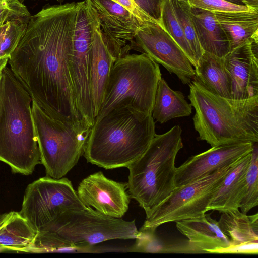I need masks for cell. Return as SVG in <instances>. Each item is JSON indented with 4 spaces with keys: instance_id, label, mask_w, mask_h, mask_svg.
<instances>
[{
    "instance_id": "8992f818",
    "label": "cell",
    "mask_w": 258,
    "mask_h": 258,
    "mask_svg": "<svg viewBox=\"0 0 258 258\" xmlns=\"http://www.w3.org/2000/svg\"><path fill=\"white\" fill-rule=\"evenodd\" d=\"M161 76L158 63L146 53L128 54L116 59L95 121L122 106L152 114Z\"/></svg>"
},
{
    "instance_id": "8fae6325",
    "label": "cell",
    "mask_w": 258,
    "mask_h": 258,
    "mask_svg": "<svg viewBox=\"0 0 258 258\" xmlns=\"http://www.w3.org/2000/svg\"><path fill=\"white\" fill-rule=\"evenodd\" d=\"M136 51L146 53L154 61L175 74L184 84H189L195 71L186 54L159 23L148 22L136 31Z\"/></svg>"
},
{
    "instance_id": "9c48e42d",
    "label": "cell",
    "mask_w": 258,
    "mask_h": 258,
    "mask_svg": "<svg viewBox=\"0 0 258 258\" xmlns=\"http://www.w3.org/2000/svg\"><path fill=\"white\" fill-rule=\"evenodd\" d=\"M54 231L76 244L93 245L112 239H136L139 231L135 220L106 216L91 207L69 210L38 231Z\"/></svg>"
},
{
    "instance_id": "83f0119b",
    "label": "cell",
    "mask_w": 258,
    "mask_h": 258,
    "mask_svg": "<svg viewBox=\"0 0 258 258\" xmlns=\"http://www.w3.org/2000/svg\"><path fill=\"white\" fill-rule=\"evenodd\" d=\"M176 17L184 36L189 43L198 61L204 52L199 43L188 3L180 0H171Z\"/></svg>"
},
{
    "instance_id": "4316f807",
    "label": "cell",
    "mask_w": 258,
    "mask_h": 258,
    "mask_svg": "<svg viewBox=\"0 0 258 258\" xmlns=\"http://www.w3.org/2000/svg\"><path fill=\"white\" fill-rule=\"evenodd\" d=\"M258 205V145L253 143L251 156L245 179L243 196L239 208L246 214Z\"/></svg>"
},
{
    "instance_id": "4dcf8cb0",
    "label": "cell",
    "mask_w": 258,
    "mask_h": 258,
    "mask_svg": "<svg viewBox=\"0 0 258 258\" xmlns=\"http://www.w3.org/2000/svg\"><path fill=\"white\" fill-rule=\"evenodd\" d=\"M136 243L129 250L130 251L164 253L165 246L159 241L155 230L141 228Z\"/></svg>"
},
{
    "instance_id": "603a6c76",
    "label": "cell",
    "mask_w": 258,
    "mask_h": 258,
    "mask_svg": "<svg viewBox=\"0 0 258 258\" xmlns=\"http://www.w3.org/2000/svg\"><path fill=\"white\" fill-rule=\"evenodd\" d=\"M192 105L180 91L172 90L161 78L158 83L152 111L154 119L163 123L171 119L189 116Z\"/></svg>"
},
{
    "instance_id": "1f68e13d",
    "label": "cell",
    "mask_w": 258,
    "mask_h": 258,
    "mask_svg": "<svg viewBox=\"0 0 258 258\" xmlns=\"http://www.w3.org/2000/svg\"><path fill=\"white\" fill-rule=\"evenodd\" d=\"M188 2L191 7L214 12L244 11L254 9L247 6L236 5L226 0H188Z\"/></svg>"
},
{
    "instance_id": "d590c367",
    "label": "cell",
    "mask_w": 258,
    "mask_h": 258,
    "mask_svg": "<svg viewBox=\"0 0 258 258\" xmlns=\"http://www.w3.org/2000/svg\"><path fill=\"white\" fill-rule=\"evenodd\" d=\"M244 1L246 6L258 10V0H244Z\"/></svg>"
},
{
    "instance_id": "44dd1931",
    "label": "cell",
    "mask_w": 258,
    "mask_h": 258,
    "mask_svg": "<svg viewBox=\"0 0 258 258\" xmlns=\"http://www.w3.org/2000/svg\"><path fill=\"white\" fill-rule=\"evenodd\" d=\"M37 233L20 212L0 215V247L6 250L29 253Z\"/></svg>"
},
{
    "instance_id": "e0dca14e",
    "label": "cell",
    "mask_w": 258,
    "mask_h": 258,
    "mask_svg": "<svg viewBox=\"0 0 258 258\" xmlns=\"http://www.w3.org/2000/svg\"><path fill=\"white\" fill-rule=\"evenodd\" d=\"M115 60L104 41L98 19L94 28L90 70L91 92L95 119L102 103L111 70Z\"/></svg>"
},
{
    "instance_id": "f546056e",
    "label": "cell",
    "mask_w": 258,
    "mask_h": 258,
    "mask_svg": "<svg viewBox=\"0 0 258 258\" xmlns=\"http://www.w3.org/2000/svg\"><path fill=\"white\" fill-rule=\"evenodd\" d=\"M31 16L19 0H0V26L10 20L28 23Z\"/></svg>"
},
{
    "instance_id": "d4e9b609",
    "label": "cell",
    "mask_w": 258,
    "mask_h": 258,
    "mask_svg": "<svg viewBox=\"0 0 258 258\" xmlns=\"http://www.w3.org/2000/svg\"><path fill=\"white\" fill-rule=\"evenodd\" d=\"M93 245L74 243L58 233L49 230L37 231L33 245L29 253L46 252H101Z\"/></svg>"
},
{
    "instance_id": "7402d4cb",
    "label": "cell",
    "mask_w": 258,
    "mask_h": 258,
    "mask_svg": "<svg viewBox=\"0 0 258 258\" xmlns=\"http://www.w3.org/2000/svg\"><path fill=\"white\" fill-rule=\"evenodd\" d=\"M214 13L228 38L230 51L244 43L258 32V10L215 12Z\"/></svg>"
},
{
    "instance_id": "5b68a950",
    "label": "cell",
    "mask_w": 258,
    "mask_h": 258,
    "mask_svg": "<svg viewBox=\"0 0 258 258\" xmlns=\"http://www.w3.org/2000/svg\"><path fill=\"white\" fill-rule=\"evenodd\" d=\"M182 129L175 125L155 134L145 152L127 168L128 191L146 214L173 190L177 153L183 147Z\"/></svg>"
},
{
    "instance_id": "7c38bea8",
    "label": "cell",
    "mask_w": 258,
    "mask_h": 258,
    "mask_svg": "<svg viewBox=\"0 0 258 258\" xmlns=\"http://www.w3.org/2000/svg\"><path fill=\"white\" fill-rule=\"evenodd\" d=\"M96 10L104 41L116 60L134 50L137 30L145 25L112 0H91Z\"/></svg>"
},
{
    "instance_id": "9a60e30c",
    "label": "cell",
    "mask_w": 258,
    "mask_h": 258,
    "mask_svg": "<svg viewBox=\"0 0 258 258\" xmlns=\"http://www.w3.org/2000/svg\"><path fill=\"white\" fill-rule=\"evenodd\" d=\"M232 81V98L258 96V36L250 38L224 57Z\"/></svg>"
},
{
    "instance_id": "f1b7e54d",
    "label": "cell",
    "mask_w": 258,
    "mask_h": 258,
    "mask_svg": "<svg viewBox=\"0 0 258 258\" xmlns=\"http://www.w3.org/2000/svg\"><path fill=\"white\" fill-rule=\"evenodd\" d=\"M27 24L10 20L0 26V59L10 57L25 34Z\"/></svg>"
},
{
    "instance_id": "f35d334b",
    "label": "cell",
    "mask_w": 258,
    "mask_h": 258,
    "mask_svg": "<svg viewBox=\"0 0 258 258\" xmlns=\"http://www.w3.org/2000/svg\"><path fill=\"white\" fill-rule=\"evenodd\" d=\"M180 1H184V2H186V3H188V0H180Z\"/></svg>"
},
{
    "instance_id": "ac0fdd59",
    "label": "cell",
    "mask_w": 258,
    "mask_h": 258,
    "mask_svg": "<svg viewBox=\"0 0 258 258\" xmlns=\"http://www.w3.org/2000/svg\"><path fill=\"white\" fill-rule=\"evenodd\" d=\"M251 156V152L241 158L227 174L207 207V212L213 210L223 213L239 210Z\"/></svg>"
},
{
    "instance_id": "cb8c5ba5",
    "label": "cell",
    "mask_w": 258,
    "mask_h": 258,
    "mask_svg": "<svg viewBox=\"0 0 258 258\" xmlns=\"http://www.w3.org/2000/svg\"><path fill=\"white\" fill-rule=\"evenodd\" d=\"M230 245L258 242V214L247 215L239 210L222 213L218 221Z\"/></svg>"
},
{
    "instance_id": "ffe728a7",
    "label": "cell",
    "mask_w": 258,
    "mask_h": 258,
    "mask_svg": "<svg viewBox=\"0 0 258 258\" xmlns=\"http://www.w3.org/2000/svg\"><path fill=\"white\" fill-rule=\"evenodd\" d=\"M195 68L194 80L216 95L232 98L231 78L225 67L224 57L204 51Z\"/></svg>"
},
{
    "instance_id": "52a82bcc",
    "label": "cell",
    "mask_w": 258,
    "mask_h": 258,
    "mask_svg": "<svg viewBox=\"0 0 258 258\" xmlns=\"http://www.w3.org/2000/svg\"><path fill=\"white\" fill-rule=\"evenodd\" d=\"M31 109L41 163L46 175L54 179L63 177L83 155L92 126L84 119L56 118L34 99Z\"/></svg>"
},
{
    "instance_id": "6da1fadb",
    "label": "cell",
    "mask_w": 258,
    "mask_h": 258,
    "mask_svg": "<svg viewBox=\"0 0 258 258\" xmlns=\"http://www.w3.org/2000/svg\"><path fill=\"white\" fill-rule=\"evenodd\" d=\"M78 3L43 7L31 16L25 34L8 60L14 76L53 117L83 119L70 70Z\"/></svg>"
},
{
    "instance_id": "30bf717a",
    "label": "cell",
    "mask_w": 258,
    "mask_h": 258,
    "mask_svg": "<svg viewBox=\"0 0 258 258\" xmlns=\"http://www.w3.org/2000/svg\"><path fill=\"white\" fill-rule=\"evenodd\" d=\"M87 207L67 178L46 175L27 186L19 212L37 231L67 210Z\"/></svg>"
},
{
    "instance_id": "ab89813d",
    "label": "cell",
    "mask_w": 258,
    "mask_h": 258,
    "mask_svg": "<svg viewBox=\"0 0 258 258\" xmlns=\"http://www.w3.org/2000/svg\"><path fill=\"white\" fill-rule=\"evenodd\" d=\"M22 3H23V2L24 1V0H19Z\"/></svg>"
},
{
    "instance_id": "836d02e7",
    "label": "cell",
    "mask_w": 258,
    "mask_h": 258,
    "mask_svg": "<svg viewBox=\"0 0 258 258\" xmlns=\"http://www.w3.org/2000/svg\"><path fill=\"white\" fill-rule=\"evenodd\" d=\"M134 1L151 18L160 23L163 0H134Z\"/></svg>"
},
{
    "instance_id": "277c9868",
    "label": "cell",
    "mask_w": 258,
    "mask_h": 258,
    "mask_svg": "<svg viewBox=\"0 0 258 258\" xmlns=\"http://www.w3.org/2000/svg\"><path fill=\"white\" fill-rule=\"evenodd\" d=\"M188 98L199 139L211 147L240 142H258V96L246 99L216 95L199 83L188 84Z\"/></svg>"
},
{
    "instance_id": "60d3db41",
    "label": "cell",
    "mask_w": 258,
    "mask_h": 258,
    "mask_svg": "<svg viewBox=\"0 0 258 258\" xmlns=\"http://www.w3.org/2000/svg\"><path fill=\"white\" fill-rule=\"evenodd\" d=\"M1 75H0V78H1Z\"/></svg>"
},
{
    "instance_id": "e575fe53",
    "label": "cell",
    "mask_w": 258,
    "mask_h": 258,
    "mask_svg": "<svg viewBox=\"0 0 258 258\" xmlns=\"http://www.w3.org/2000/svg\"><path fill=\"white\" fill-rule=\"evenodd\" d=\"M126 8L144 24L148 22L158 23L144 12L134 0H112Z\"/></svg>"
},
{
    "instance_id": "d6986e66",
    "label": "cell",
    "mask_w": 258,
    "mask_h": 258,
    "mask_svg": "<svg viewBox=\"0 0 258 258\" xmlns=\"http://www.w3.org/2000/svg\"><path fill=\"white\" fill-rule=\"evenodd\" d=\"M190 13L203 51L220 57L227 55L230 51L229 42L214 12L190 6Z\"/></svg>"
},
{
    "instance_id": "74e56055",
    "label": "cell",
    "mask_w": 258,
    "mask_h": 258,
    "mask_svg": "<svg viewBox=\"0 0 258 258\" xmlns=\"http://www.w3.org/2000/svg\"><path fill=\"white\" fill-rule=\"evenodd\" d=\"M46 1H48V0H46ZM56 1L59 3H62L64 0H56Z\"/></svg>"
},
{
    "instance_id": "5bb4252c",
    "label": "cell",
    "mask_w": 258,
    "mask_h": 258,
    "mask_svg": "<svg viewBox=\"0 0 258 258\" xmlns=\"http://www.w3.org/2000/svg\"><path fill=\"white\" fill-rule=\"evenodd\" d=\"M253 144L240 142L222 144L190 157L176 167L175 187L193 182L237 161L251 152Z\"/></svg>"
},
{
    "instance_id": "3957f363",
    "label": "cell",
    "mask_w": 258,
    "mask_h": 258,
    "mask_svg": "<svg viewBox=\"0 0 258 258\" xmlns=\"http://www.w3.org/2000/svg\"><path fill=\"white\" fill-rule=\"evenodd\" d=\"M32 101L7 64L0 78V161L25 175L41 163Z\"/></svg>"
},
{
    "instance_id": "7a4b0ae2",
    "label": "cell",
    "mask_w": 258,
    "mask_h": 258,
    "mask_svg": "<svg viewBox=\"0 0 258 258\" xmlns=\"http://www.w3.org/2000/svg\"><path fill=\"white\" fill-rule=\"evenodd\" d=\"M155 134L152 114L118 107L95 121L83 155L105 169L127 167L145 152Z\"/></svg>"
},
{
    "instance_id": "8d00e7d4",
    "label": "cell",
    "mask_w": 258,
    "mask_h": 258,
    "mask_svg": "<svg viewBox=\"0 0 258 258\" xmlns=\"http://www.w3.org/2000/svg\"><path fill=\"white\" fill-rule=\"evenodd\" d=\"M229 2H230L231 3L240 5V6H246L245 2L244 0H226Z\"/></svg>"
},
{
    "instance_id": "d6a6232c",
    "label": "cell",
    "mask_w": 258,
    "mask_h": 258,
    "mask_svg": "<svg viewBox=\"0 0 258 258\" xmlns=\"http://www.w3.org/2000/svg\"><path fill=\"white\" fill-rule=\"evenodd\" d=\"M208 253L257 254L258 242H249L229 245L226 247L211 250Z\"/></svg>"
},
{
    "instance_id": "484cf974",
    "label": "cell",
    "mask_w": 258,
    "mask_h": 258,
    "mask_svg": "<svg viewBox=\"0 0 258 258\" xmlns=\"http://www.w3.org/2000/svg\"><path fill=\"white\" fill-rule=\"evenodd\" d=\"M188 56L192 66L197 63L192 50L186 39L176 17L171 0H163L160 23Z\"/></svg>"
},
{
    "instance_id": "2e32d148",
    "label": "cell",
    "mask_w": 258,
    "mask_h": 258,
    "mask_svg": "<svg viewBox=\"0 0 258 258\" xmlns=\"http://www.w3.org/2000/svg\"><path fill=\"white\" fill-rule=\"evenodd\" d=\"M176 226L199 253H208L211 250L230 245L229 239L220 229L218 221L206 213L176 222Z\"/></svg>"
},
{
    "instance_id": "ba28073f",
    "label": "cell",
    "mask_w": 258,
    "mask_h": 258,
    "mask_svg": "<svg viewBox=\"0 0 258 258\" xmlns=\"http://www.w3.org/2000/svg\"><path fill=\"white\" fill-rule=\"evenodd\" d=\"M240 159L209 175L175 187L167 198L146 214L141 228L156 230L163 224L195 218L206 213L207 207L226 176Z\"/></svg>"
},
{
    "instance_id": "4fadbf2b",
    "label": "cell",
    "mask_w": 258,
    "mask_h": 258,
    "mask_svg": "<svg viewBox=\"0 0 258 258\" xmlns=\"http://www.w3.org/2000/svg\"><path fill=\"white\" fill-rule=\"evenodd\" d=\"M127 190V182L109 179L99 171L83 179L77 192L86 206L106 216L121 218L128 210L131 198Z\"/></svg>"
}]
</instances>
